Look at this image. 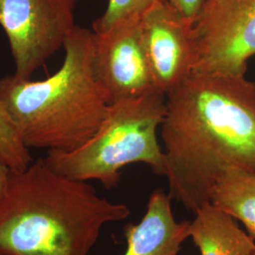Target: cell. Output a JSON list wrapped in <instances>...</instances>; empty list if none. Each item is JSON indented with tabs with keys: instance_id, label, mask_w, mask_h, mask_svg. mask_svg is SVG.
<instances>
[{
	"instance_id": "16",
	"label": "cell",
	"mask_w": 255,
	"mask_h": 255,
	"mask_svg": "<svg viewBox=\"0 0 255 255\" xmlns=\"http://www.w3.org/2000/svg\"><path fill=\"white\" fill-rule=\"evenodd\" d=\"M0 255H6V254H4V253H1V252H0Z\"/></svg>"
},
{
	"instance_id": "14",
	"label": "cell",
	"mask_w": 255,
	"mask_h": 255,
	"mask_svg": "<svg viewBox=\"0 0 255 255\" xmlns=\"http://www.w3.org/2000/svg\"><path fill=\"white\" fill-rule=\"evenodd\" d=\"M168 3L186 18L195 21L206 0H161Z\"/></svg>"
},
{
	"instance_id": "11",
	"label": "cell",
	"mask_w": 255,
	"mask_h": 255,
	"mask_svg": "<svg viewBox=\"0 0 255 255\" xmlns=\"http://www.w3.org/2000/svg\"><path fill=\"white\" fill-rule=\"evenodd\" d=\"M210 202L239 220L255 241V172L233 168L221 176Z\"/></svg>"
},
{
	"instance_id": "10",
	"label": "cell",
	"mask_w": 255,
	"mask_h": 255,
	"mask_svg": "<svg viewBox=\"0 0 255 255\" xmlns=\"http://www.w3.org/2000/svg\"><path fill=\"white\" fill-rule=\"evenodd\" d=\"M189 237L201 255H253L255 250L254 238L211 202L195 213Z\"/></svg>"
},
{
	"instance_id": "13",
	"label": "cell",
	"mask_w": 255,
	"mask_h": 255,
	"mask_svg": "<svg viewBox=\"0 0 255 255\" xmlns=\"http://www.w3.org/2000/svg\"><path fill=\"white\" fill-rule=\"evenodd\" d=\"M156 0H109L107 9L93 23V32L101 33L120 20L141 15Z\"/></svg>"
},
{
	"instance_id": "1",
	"label": "cell",
	"mask_w": 255,
	"mask_h": 255,
	"mask_svg": "<svg viewBox=\"0 0 255 255\" xmlns=\"http://www.w3.org/2000/svg\"><path fill=\"white\" fill-rule=\"evenodd\" d=\"M161 127L168 195L193 214L226 171L255 172V82L246 75L192 73L166 95Z\"/></svg>"
},
{
	"instance_id": "15",
	"label": "cell",
	"mask_w": 255,
	"mask_h": 255,
	"mask_svg": "<svg viewBox=\"0 0 255 255\" xmlns=\"http://www.w3.org/2000/svg\"><path fill=\"white\" fill-rule=\"evenodd\" d=\"M10 171L11 170L9 169V166L0 162V203L3 200L7 190Z\"/></svg>"
},
{
	"instance_id": "17",
	"label": "cell",
	"mask_w": 255,
	"mask_h": 255,
	"mask_svg": "<svg viewBox=\"0 0 255 255\" xmlns=\"http://www.w3.org/2000/svg\"><path fill=\"white\" fill-rule=\"evenodd\" d=\"M253 255H255V252H254V254H253Z\"/></svg>"
},
{
	"instance_id": "6",
	"label": "cell",
	"mask_w": 255,
	"mask_h": 255,
	"mask_svg": "<svg viewBox=\"0 0 255 255\" xmlns=\"http://www.w3.org/2000/svg\"><path fill=\"white\" fill-rule=\"evenodd\" d=\"M193 29V73L246 75L255 55V0H206Z\"/></svg>"
},
{
	"instance_id": "8",
	"label": "cell",
	"mask_w": 255,
	"mask_h": 255,
	"mask_svg": "<svg viewBox=\"0 0 255 255\" xmlns=\"http://www.w3.org/2000/svg\"><path fill=\"white\" fill-rule=\"evenodd\" d=\"M194 22L168 3L156 0L140 16V28L155 89L165 96L193 73Z\"/></svg>"
},
{
	"instance_id": "4",
	"label": "cell",
	"mask_w": 255,
	"mask_h": 255,
	"mask_svg": "<svg viewBox=\"0 0 255 255\" xmlns=\"http://www.w3.org/2000/svg\"><path fill=\"white\" fill-rule=\"evenodd\" d=\"M166 96L159 91L117 101L109 109L96 133L71 151H47L51 169L71 180H97L112 189L118 185L121 169L136 163L148 165L164 176V149L157 138L165 114Z\"/></svg>"
},
{
	"instance_id": "3",
	"label": "cell",
	"mask_w": 255,
	"mask_h": 255,
	"mask_svg": "<svg viewBox=\"0 0 255 255\" xmlns=\"http://www.w3.org/2000/svg\"><path fill=\"white\" fill-rule=\"evenodd\" d=\"M61 68L43 81L8 75L0 101L28 148L71 151L99 129L110 101L94 68V32L76 25Z\"/></svg>"
},
{
	"instance_id": "9",
	"label": "cell",
	"mask_w": 255,
	"mask_h": 255,
	"mask_svg": "<svg viewBox=\"0 0 255 255\" xmlns=\"http://www.w3.org/2000/svg\"><path fill=\"white\" fill-rule=\"evenodd\" d=\"M171 200L163 189L151 193L141 221L124 229L127 241L124 255H178L189 237L190 222L176 220Z\"/></svg>"
},
{
	"instance_id": "12",
	"label": "cell",
	"mask_w": 255,
	"mask_h": 255,
	"mask_svg": "<svg viewBox=\"0 0 255 255\" xmlns=\"http://www.w3.org/2000/svg\"><path fill=\"white\" fill-rule=\"evenodd\" d=\"M0 162L12 171H22L31 164L29 148L24 144L8 112L0 101Z\"/></svg>"
},
{
	"instance_id": "5",
	"label": "cell",
	"mask_w": 255,
	"mask_h": 255,
	"mask_svg": "<svg viewBox=\"0 0 255 255\" xmlns=\"http://www.w3.org/2000/svg\"><path fill=\"white\" fill-rule=\"evenodd\" d=\"M75 0H0V26L9 41L14 76L31 79L76 26Z\"/></svg>"
},
{
	"instance_id": "7",
	"label": "cell",
	"mask_w": 255,
	"mask_h": 255,
	"mask_svg": "<svg viewBox=\"0 0 255 255\" xmlns=\"http://www.w3.org/2000/svg\"><path fill=\"white\" fill-rule=\"evenodd\" d=\"M140 16L120 20L101 33L94 32V68L110 103L134 99L155 89Z\"/></svg>"
},
{
	"instance_id": "2",
	"label": "cell",
	"mask_w": 255,
	"mask_h": 255,
	"mask_svg": "<svg viewBox=\"0 0 255 255\" xmlns=\"http://www.w3.org/2000/svg\"><path fill=\"white\" fill-rule=\"evenodd\" d=\"M130 210L87 182L55 172L45 159L10 171L0 203V252L9 255H88L102 228Z\"/></svg>"
}]
</instances>
